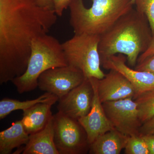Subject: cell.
I'll list each match as a JSON object with an SVG mask.
<instances>
[{
  "instance_id": "6da1fadb",
  "label": "cell",
  "mask_w": 154,
  "mask_h": 154,
  "mask_svg": "<svg viewBox=\"0 0 154 154\" xmlns=\"http://www.w3.org/2000/svg\"><path fill=\"white\" fill-rule=\"evenodd\" d=\"M54 10L36 0H0V84L24 74L34 38L48 34L57 21Z\"/></svg>"
},
{
  "instance_id": "7a4b0ae2",
  "label": "cell",
  "mask_w": 154,
  "mask_h": 154,
  "mask_svg": "<svg viewBox=\"0 0 154 154\" xmlns=\"http://www.w3.org/2000/svg\"><path fill=\"white\" fill-rule=\"evenodd\" d=\"M144 14L132 8L100 36L101 62L117 54L126 56L131 67L136 66L139 57L148 47L152 37Z\"/></svg>"
},
{
  "instance_id": "3957f363",
  "label": "cell",
  "mask_w": 154,
  "mask_h": 154,
  "mask_svg": "<svg viewBox=\"0 0 154 154\" xmlns=\"http://www.w3.org/2000/svg\"><path fill=\"white\" fill-rule=\"evenodd\" d=\"M86 8L83 0H72L69 22L75 34L101 36L119 19L133 8L131 0H92Z\"/></svg>"
},
{
  "instance_id": "277c9868",
  "label": "cell",
  "mask_w": 154,
  "mask_h": 154,
  "mask_svg": "<svg viewBox=\"0 0 154 154\" xmlns=\"http://www.w3.org/2000/svg\"><path fill=\"white\" fill-rule=\"evenodd\" d=\"M67 66L62 44L57 38L45 34L33 39L26 71L12 82L19 94L30 92L38 87V79L42 73L49 69Z\"/></svg>"
},
{
  "instance_id": "5b68a950",
  "label": "cell",
  "mask_w": 154,
  "mask_h": 154,
  "mask_svg": "<svg viewBox=\"0 0 154 154\" xmlns=\"http://www.w3.org/2000/svg\"><path fill=\"white\" fill-rule=\"evenodd\" d=\"M100 36L75 34L62 44L68 65L79 69L86 78L102 79L105 74L101 68L99 51Z\"/></svg>"
},
{
  "instance_id": "8992f818",
  "label": "cell",
  "mask_w": 154,
  "mask_h": 154,
  "mask_svg": "<svg viewBox=\"0 0 154 154\" xmlns=\"http://www.w3.org/2000/svg\"><path fill=\"white\" fill-rule=\"evenodd\" d=\"M54 141L60 154L85 153L90 149L87 134L78 120L58 112L54 115Z\"/></svg>"
},
{
  "instance_id": "52a82bcc",
  "label": "cell",
  "mask_w": 154,
  "mask_h": 154,
  "mask_svg": "<svg viewBox=\"0 0 154 154\" xmlns=\"http://www.w3.org/2000/svg\"><path fill=\"white\" fill-rule=\"evenodd\" d=\"M103 109L113 128L127 136L140 135L143 123L136 102L133 98L102 103Z\"/></svg>"
},
{
  "instance_id": "ba28073f",
  "label": "cell",
  "mask_w": 154,
  "mask_h": 154,
  "mask_svg": "<svg viewBox=\"0 0 154 154\" xmlns=\"http://www.w3.org/2000/svg\"><path fill=\"white\" fill-rule=\"evenodd\" d=\"M87 79L82 72L70 66L49 69L38 79V87L59 99L65 96Z\"/></svg>"
},
{
  "instance_id": "9c48e42d",
  "label": "cell",
  "mask_w": 154,
  "mask_h": 154,
  "mask_svg": "<svg viewBox=\"0 0 154 154\" xmlns=\"http://www.w3.org/2000/svg\"><path fill=\"white\" fill-rule=\"evenodd\" d=\"M94 95L92 83L90 79L87 78L81 85L59 99L58 112L78 120L90 112Z\"/></svg>"
},
{
  "instance_id": "30bf717a",
  "label": "cell",
  "mask_w": 154,
  "mask_h": 154,
  "mask_svg": "<svg viewBox=\"0 0 154 154\" xmlns=\"http://www.w3.org/2000/svg\"><path fill=\"white\" fill-rule=\"evenodd\" d=\"M127 58L122 54L113 55L101 62L104 69L119 72L129 81L134 88V100L146 92L154 90V74L150 72L137 70L127 65Z\"/></svg>"
},
{
  "instance_id": "8fae6325",
  "label": "cell",
  "mask_w": 154,
  "mask_h": 154,
  "mask_svg": "<svg viewBox=\"0 0 154 154\" xmlns=\"http://www.w3.org/2000/svg\"><path fill=\"white\" fill-rule=\"evenodd\" d=\"M94 80L99 99L102 103L134 98L135 92L133 86L119 72L110 70L104 78L100 79L94 78Z\"/></svg>"
},
{
  "instance_id": "7c38bea8",
  "label": "cell",
  "mask_w": 154,
  "mask_h": 154,
  "mask_svg": "<svg viewBox=\"0 0 154 154\" xmlns=\"http://www.w3.org/2000/svg\"><path fill=\"white\" fill-rule=\"evenodd\" d=\"M89 79L94 90L92 107L87 115L78 120L85 131L88 143L91 145L100 136L114 128L108 120L99 99L94 78Z\"/></svg>"
},
{
  "instance_id": "4fadbf2b",
  "label": "cell",
  "mask_w": 154,
  "mask_h": 154,
  "mask_svg": "<svg viewBox=\"0 0 154 154\" xmlns=\"http://www.w3.org/2000/svg\"><path fill=\"white\" fill-rule=\"evenodd\" d=\"M14 154H60L54 141V115L43 129L30 134L28 143Z\"/></svg>"
},
{
  "instance_id": "5bb4252c",
  "label": "cell",
  "mask_w": 154,
  "mask_h": 154,
  "mask_svg": "<svg viewBox=\"0 0 154 154\" xmlns=\"http://www.w3.org/2000/svg\"><path fill=\"white\" fill-rule=\"evenodd\" d=\"M52 105L49 103H39L23 110L21 121L28 134L38 132L46 126L53 115L51 111Z\"/></svg>"
},
{
  "instance_id": "9a60e30c",
  "label": "cell",
  "mask_w": 154,
  "mask_h": 154,
  "mask_svg": "<svg viewBox=\"0 0 154 154\" xmlns=\"http://www.w3.org/2000/svg\"><path fill=\"white\" fill-rule=\"evenodd\" d=\"M128 137L113 129L100 136L90 145V153L119 154L126 146Z\"/></svg>"
},
{
  "instance_id": "2e32d148",
  "label": "cell",
  "mask_w": 154,
  "mask_h": 154,
  "mask_svg": "<svg viewBox=\"0 0 154 154\" xmlns=\"http://www.w3.org/2000/svg\"><path fill=\"white\" fill-rule=\"evenodd\" d=\"M29 136L21 120L14 122L8 129L0 132V154H11L14 149L25 146Z\"/></svg>"
},
{
  "instance_id": "e0dca14e",
  "label": "cell",
  "mask_w": 154,
  "mask_h": 154,
  "mask_svg": "<svg viewBox=\"0 0 154 154\" xmlns=\"http://www.w3.org/2000/svg\"><path fill=\"white\" fill-rule=\"evenodd\" d=\"M58 100L57 96L48 92H45L36 99L25 101L4 98L0 101V119L5 118L15 110H21L23 111L39 103H49L54 105Z\"/></svg>"
},
{
  "instance_id": "ac0fdd59",
  "label": "cell",
  "mask_w": 154,
  "mask_h": 154,
  "mask_svg": "<svg viewBox=\"0 0 154 154\" xmlns=\"http://www.w3.org/2000/svg\"><path fill=\"white\" fill-rule=\"evenodd\" d=\"M134 101L137 104L142 123L154 117V90L142 94Z\"/></svg>"
},
{
  "instance_id": "d6986e66",
  "label": "cell",
  "mask_w": 154,
  "mask_h": 154,
  "mask_svg": "<svg viewBox=\"0 0 154 154\" xmlns=\"http://www.w3.org/2000/svg\"><path fill=\"white\" fill-rule=\"evenodd\" d=\"M124 149L126 154H150L145 140L140 135L128 137Z\"/></svg>"
},
{
  "instance_id": "ffe728a7",
  "label": "cell",
  "mask_w": 154,
  "mask_h": 154,
  "mask_svg": "<svg viewBox=\"0 0 154 154\" xmlns=\"http://www.w3.org/2000/svg\"><path fill=\"white\" fill-rule=\"evenodd\" d=\"M135 5L136 9L139 12L144 14L151 30L153 36L154 35V0H137Z\"/></svg>"
},
{
  "instance_id": "44dd1931",
  "label": "cell",
  "mask_w": 154,
  "mask_h": 154,
  "mask_svg": "<svg viewBox=\"0 0 154 154\" xmlns=\"http://www.w3.org/2000/svg\"><path fill=\"white\" fill-rule=\"evenodd\" d=\"M134 69L140 71L150 72L154 74V54L138 63Z\"/></svg>"
},
{
  "instance_id": "7402d4cb",
  "label": "cell",
  "mask_w": 154,
  "mask_h": 154,
  "mask_svg": "<svg viewBox=\"0 0 154 154\" xmlns=\"http://www.w3.org/2000/svg\"><path fill=\"white\" fill-rule=\"evenodd\" d=\"M54 5V10L58 17H61L64 11L69 6L72 0H52Z\"/></svg>"
},
{
  "instance_id": "603a6c76",
  "label": "cell",
  "mask_w": 154,
  "mask_h": 154,
  "mask_svg": "<svg viewBox=\"0 0 154 154\" xmlns=\"http://www.w3.org/2000/svg\"><path fill=\"white\" fill-rule=\"evenodd\" d=\"M139 134L141 136L154 134V117L143 123L140 129Z\"/></svg>"
},
{
  "instance_id": "cb8c5ba5",
  "label": "cell",
  "mask_w": 154,
  "mask_h": 154,
  "mask_svg": "<svg viewBox=\"0 0 154 154\" xmlns=\"http://www.w3.org/2000/svg\"><path fill=\"white\" fill-rule=\"evenodd\" d=\"M154 54V35L152 36L148 47L145 51L140 54L138 59L137 63L140 62L146 58Z\"/></svg>"
},
{
  "instance_id": "d4e9b609",
  "label": "cell",
  "mask_w": 154,
  "mask_h": 154,
  "mask_svg": "<svg viewBox=\"0 0 154 154\" xmlns=\"http://www.w3.org/2000/svg\"><path fill=\"white\" fill-rule=\"evenodd\" d=\"M143 137L147 145L150 154H154V134L147 135Z\"/></svg>"
},
{
  "instance_id": "484cf974",
  "label": "cell",
  "mask_w": 154,
  "mask_h": 154,
  "mask_svg": "<svg viewBox=\"0 0 154 154\" xmlns=\"http://www.w3.org/2000/svg\"><path fill=\"white\" fill-rule=\"evenodd\" d=\"M38 4L43 8L54 10V5L52 0H36Z\"/></svg>"
},
{
  "instance_id": "4316f807",
  "label": "cell",
  "mask_w": 154,
  "mask_h": 154,
  "mask_svg": "<svg viewBox=\"0 0 154 154\" xmlns=\"http://www.w3.org/2000/svg\"><path fill=\"white\" fill-rule=\"evenodd\" d=\"M136 1L137 0H131V4H132L133 5H135V3Z\"/></svg>"
}]
</instances>
